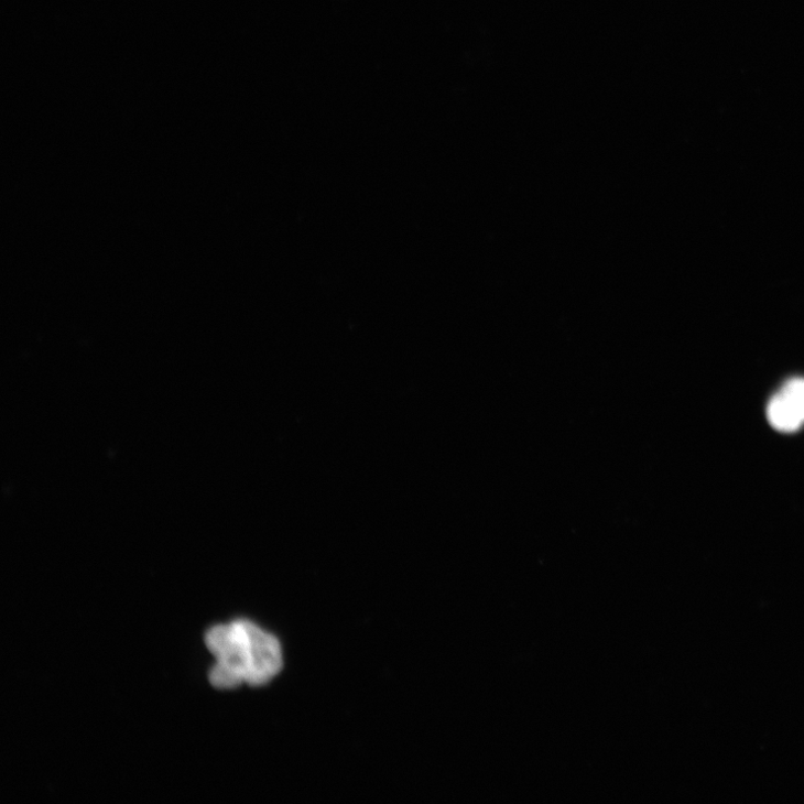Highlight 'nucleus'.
<instances>
[{
    "instance_id": "obj_1",
    "label": "nucleus",
    "mask_w": 804,
    "mask_h": 804,
    "mask_svg": "<svg viewBox=\"0 0 804 804\" xmlns=\"http://www.w3.org/2000/svg\"><path fill=\"white\" fill-rule=\"evenodd\" d=\"M206 645L217 661L209 682L219 689L245 683L265 685L283 667L279 640L248 620L213 627L206 634Z\"/></svg>"
},
{
    "instance_id": "obj_2",
    "label": "nucleus",
    "mask_w": 804,
    "mask_h": 804,
    "mask_svg": "<svg viewBox=\"0 0 804 804\" xmlns=\"http://www.w3.org/2000/svg\"><path fill=\"white\" fill-rule=\"evenodd\" d=\"M767 416L781 433H793L804 425V378H793L781 387L769 402Z\"/></svg>"
}]
</instances>
